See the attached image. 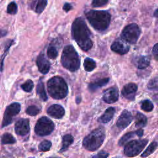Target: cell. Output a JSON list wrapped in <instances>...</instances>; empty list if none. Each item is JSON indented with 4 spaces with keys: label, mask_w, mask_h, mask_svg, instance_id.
Listing matches in <instances>:
<instances>
[{
    "label": "cell",
    "mask_w": 158,
    "mask_h": 158,
    "mask_svg": "<svg viewBox=\"0 0 158 158\" xmlns=\"http://www.w3.org/2000/svg\"><path fill=\"white\" fill-rule=\"evenodd\" d=\"M36 93L41 100L46 101L48 99V97L45 91L44 86L42 81H39L36 86Z\"/></svg>",
    "instance_id": "obj_22"
},
{
    "label": "cell",
    "mask_w": 158,
    "mask_h": 158,
    "mask_svg": "<svg viewBox=\"0 0 158 158\" xmlns=\"http://www.w3.org/2000/svg\"><path fill=\"white\" fill-rule=\"evenodd\" d=\"M138 87L136 84L130 83L124 86L122 90V95L128 100L133 101L135 99Z\"/></svg>",
    "instance_id": "obj_14"
},
{
    "label": "cell",
    "mask_w": 158,
    "mask_h": 158,
    "mask_svg": "<svg viewBox=\"0 0 158 158\" xmlns=\"http://www.w3.org/2000/svg\"><path fill=\"white\" fill-rule=\"evenodd\" d=\"M147 123V118L143 114L137 113L135 117V125L136 127H143Z\"/></svg>",
    "instance_id": "obj_23"
},
{
    "label": "cell",
    "mask_w": 158,
    "mask_h": 158,
    "mask_svg": "<svg viewBox=\"0 0 158 158\" xmlns=\"http://www.w3.org/2000/svg\"><path fill=\"white\" fill-rule=\"evenodd\" d=\"M15 133L20 136L26 135L29 133V120L27 118H22L18 120L15 125Z\"/></svg>",
    "instance_id": "obj_12"
},
{
    "label": "cell",
    "mask_w": 158,
    "mask_h": 158,
    "mask_svg": "<svg viewBox=\"0 0 158 158\" xmlns=\"http://www.w3.org/2000/svg\"><path fill=\"white\" fill-rule=\"evenodd\" d=\"M61 63L64 67L71 72H75L79 69L80 58L72 46L67 45L64 47L61 56Z\"/></svg>",
    "instance_id": "obj_3"
},
{
    "label": "cell",
    "mask_w": 158,
    "mask_h": 158,
    "mask_svg": "<svg viewBox=\"0 0 158 158\" xmlns=\"http://www.w3.org/2000/svg\"><path fill=\"white\" fill-rule=\"evenodd\" d=\"M72 8V6L69 3H65L63 6V9L65 12H69Z\"/></svg>",
    "instance_id": "obj_38"
},
{
    "label": "cell",
    "mask_w": 158,
    "mask_h": 158,
    "mask_svg": "<svg viewBox=\"0 0 158 158\" xmlns=\"http://www.w3.org/2000/svg\"><path fill=\"white\" fill-rule=\"evenodd\" d=\"M20 104L18 102L12 103L7 107L2 119V127H6L12 123L14 116L20 112Z\"/></svg>",
    "instance_id": "obj_9"
},
{
    "label": "cell",
    "mask_w": 158,
    "mask_h": 158,
    "mask_svg": "<svg viewBox=\"0 0 158 158\" xmlns=\"http://www.w3.org/2000/svg\"><path fill=\"white\" fill-rule=\"evenodd\" d=\"M48 4V0H33L31 8L38 14H41Z\"/></svg>",
    "instance_id": "obj_17"
},
{
    "label": "cell",
    "mask_w": 158,
    "mask_h": 158,
    "mask_svg": "<svg viewBox=\"0 0 158 158\" xmlns=\"http://www.w3.org/2000/svg\"><path fill=\"white\" fill-rule=\"evenodd\" d=\"M36 63L38 66V70L41 73L46 74L49 72L51 64L43 54L41 53L38 55L36 58Z\"/></svg>",
    "instance_id": "obj_13"
},
{
    "label": "cell",
    "mask_w": 158,
    "mask_h": 158,
    "mask_svg": "<svg viewBox=\"0 0 158 158\" xmlns=\"http://www.w3.org/2000/svg\"><path fill=\"white\" fill-rule=\"evenodd\" d=\"M158 147V143L156 141H154L152 143H151L148 147L146 149V150L143 152V153L141 154V157H146L149 156L150 154H151L152 153H153L154 152V151Z\"/></svg>",
    "instance_id": "obj_25"
},
{
    "label": "cell",
    "mask_w": 158,
    "mask_h": 158,
    "mask_svg": "<svg viewBox=\"0 0 158 158\" xmlns=\"http://www.w3.org/2000/svg\"><path fill=\"white\" fill-rule=\"evenodd\" d=\"M143 134V131L141 129H139L136 131H133V132H129L127 133V134L124 135L118 141V144L120 146H123L124 145L125 143H127L130 139H131V138H134L135 136H142Z\"/></svg>",
    "instance_id": "obj_18"
},
{
    "label": "cell",
    "mask_w": 158,
    "mask_h": 158,
    "mask_svg": "<svg viewBox=\"0 0 158 158\" xmlns=\"http://www.w3.org/2000/svg\"><path fill=\"white\" fill-rule=\"evenodd\" d=\"M154 17H156V18L158 19V9H157L155 12H154Z\"/></svg>",
    "instance_id": "obj_40"
},
{
    "label": "cell",
    "mask_w": 158,
    "mask_h": 158,
    "mask_svg": "<svg viewBox=\"0 0 158 158\" xmlns=\"http://www.w3.org/2000/svg\"><path fill=\"white\" fill-rule=\"evenodd\" d=\"M47 56L51 59H56L58 56V51L56 48L54 46L50 45L47 49Z\"/></svg>",
    "instance_id": "obj_28"
},
{
    "label": "cell",
    "mask_w": 158,
    "mask_h": 158,
    "mask_svg": "<svg viewBox=\"0 0 158 158\" xmlns=\"http://www.w3.org/2000/svg\"><path fill=\"white\" fill-rule=\"evenodd\" d=\"M47 113L48 115L55 118H60L64 116L65 110L61 106L58 104H54L51 106L48 109Z\"/></svg>",
    "instance_id": "obj_16"
},
{
    "label": "cell",
    "mask_w": 158,
    "mask_h": 158,
    "mask_svg": "<svg viewBox=\"0 0 158 158\" xmlns=\"http://www.w3.org/2000/svg\"><path fill=\"white\" fill-rule=\"evenodd\" d=\"M152 54L156 60H158V43L156 44L152 49Z\"/></svg>",
    "instance_id": "obj_37"
},
{
    "label": "cell",
    "mask_w": 158,
    "mask_h": 158,
    "mask_svg": "<svg viewBox=\"0 0 158 158\" xmlns=\"http://www.w3.org/2000/svg\"><path fill=\"white\" fill-rule=\"evenodd\" d=\"M109 80V78H104L102 79H99L98 80H96L93 83H89L88 86V88L91 91H94L98 88L106 85Z\"/></svg>",
    "instance_id": "obj_20"
},
{
    "label": "cell",
    "mask_w": 158,
    "mask_h": 158,
    "mask_svg": "<svg viewBox=\"0 0 158 158\" xmlns=\"http://www.w3.org/2000/svg\"><path fill=\"white\" fill-rule=\"evenodd\" d=\"M17 10H18L17 5V4L14 1L10 2L8 4V6L7 7V12L9 14L15 15V14H17Z\"/></svg>",
    "instance_id": "obj_30"
},
{
    "label": "cell",
    "mask_w": 158,
    "mask_h": 158,
    "mask_svg": "<svg viewBox=\"0 0 158 158\" xmlns=\"http://www.w3.org/2000/svg\"><path fill=\"white\" fill-rule=\"evenodd\" d=\"M48 91L50 96L56 99L65 98L68 93V87L65 80L58 76L49 79L47 83Z\"/></svg>",
    "instance_id": "obj_4"
},
{
    "label": "cell",
    "mask_w": 158,
    "mask_h": 158,
    "mask_svg": "<svg viewBox=\"0 0 158 158\" xmlns=\"http://www.w3.org/2000/svg\"><path fill=\"white\" fill-rule=\"evenodd\" d=\"M109 156V154L106 152H100L96 155H94L92 157V158H107Z\"/></svg>",
    "instance_id": "obj_36"
},
{
    "label": "cell",
    "mask_w": 158,
    "mask_h": 158,
    "mask_svg": "<svg viewBox=\"0 0 158 158\" xmlns=\"http://www.w3.org/2000/svg\"><path fill=\"white\" fill-rule=\"evenodd\" d=\"M83 65H84L85 70L86 71L90 72L96 68V62H94V60H93L92 59L87 57L85 59Z\"/></svg>",
    "instance_id": "obj_26"
},
{
    "label": "cell",
    "mask_w": 158,
    "mask_h": 158,
    "mask_svg": "<svg viewBox=\"0 0 158 158\" xmlns=\"http://www.w3.org/2000/svg\"><path fill=\"white\" fill-rule=\"evenodd\" d=\"M118 91L116 87H111L106 89L102 94V99L106 103H114L118 100Z\"/></svg>",
    "instance_id": "obj_10"
},
{
    "label": "cell",
    "mask_w": 158,
    "mask_h": 158,
    "mask_svg": "<svg viewBox=\"0 0 158 158\" xmlns=\"http://www.w3.org/2000/svg\"><path fill=\"white\" fill-rule=\"evenodd\" d=\"M54 125L53 122L48 117H43L36 122L35 131L36 135L43 136L49 135L54 130Z\"/></svg>",
    "instance_id": "obj_8"
},
{
    "label": "cell",
    "mask_w": 158,
    "mask_h": 158,
    "mask_svg": "<svg viewBox=\"0 0 158 158\" xmlns=\"http://www.w3.org/2000/svg\"><path fill=\"white\" fill-rule=\"evenodd\" d=\"M132 120L131 114L127 110H124L119 116L116 125L120 129H124L129 125Z\"/></svg>",
    "instance_id": "obj_11"
},
{
    "label": "cell",
    "mask_w": 158,
    "mask_h": 158,
    "mask_svg": "<svg viewBox=\"0 0 158 158\" xmlns=\"http://www.w3.org/2000/svg\"><path fill=\"white\" fill-rule=\"evenodd\" d=\"M1 142L2 144H13L16 142L15 139L10 133H4L1 138Z\"/></svg>",
    "instance_id": "obj_27"
},
{
    "label": "cell",
    "mask_w": 158,
    "mask_h": 158,
    "mask_svg": "<svg viewBox=\"0 0 158 158\" xmlns=\"http://www.w3.org/2000/svg\"><path fill=\"white\" fill-rule=\"evenodd\" d=\"M72 35L83 51H87L91 48L93 42L91 40V32L83 18H77L73 22Z\"/></svg>",
    "instance_id": "obj_1"
},
{
    "label": "cell",
    "mask_w": 158,
    "mask_h": 158,
    "mask_svg": "<svg viewBox=\"0 0 158 158\" xmlns=\"http://www.w3.org/2000/svg\"><path fill=\"white\" fill-rule=\"evenodd\" d=\"M51 142L48 140L43 141L39 145V149L42 151H48L51 147Z\"/></svg>",
    "instance_id": "obj_32"
},
{
    "label": "cell",
    "mask_w": 158,
    "mask_h": 158,
    "mask_svg": "<svg viewBox=\"0 0 158 158\" xmlns=\"http://www.w3.org/2000/svg\"><path fill=\"white\" fill-rule=\"evenodd\" d=\"M141 30L139 27L135 23H131L124 28L121 36L123 41L130 44H135L137 42Z\"/></svg>",
    "instance_id": "obj_6"
},
{
    "label": "cell",
    "mask_w": 158,
    "mask_h": 158,
    "mask_svg": "<svg viewBox=\"0 0 158 158\" xmlns=\"http://www.w3.org/2000/svg\"><path fill=\"white\" fill-rule=\"evenodd\" d=\"M7 34V31L6 30H0V38L4 37Z\"/></svg>",
    "instance_id": "obj_39"
},
{
    "label": "cell",
    "mask_w": 158,
    "mask_h": 158,
    "mask_svg": "<svg viewBox=\"0 0 158 158\" xmlns=\"http://www.w3.org/2000/svg\"><path fill=\"white\" fill-rule=\"evenodd\" d=\"M33 83L31 80H27L23 84L21 85V88L26 92H31L33 88Z\"/></svg>",
    "instance_id": "obj_31"
},
{
    "label": "cell",
    "mask_w": 158,
    "mask_h": 158,
    "mask_svg": "<svg viewBox=\"0 0 158 158\" xmlns=\"http://www.w3.org/2000/svg\"><path fill=\"white\" fill-rule=\"evenodd\" d=\"M86 17L92 27L98 31L106 30L110 24V15L107 11L89 10Z\"/></svg>",
    "instance_id": "obj_2"
},
{
    "label": "cell",
    "mask_w": 158,
    "mask_h": 158,
    "mask_svg": "<svg viewBox=\"0 0 158 158\" xmlns=\"http://www.w3.org/2000/svg\"><path fill=\"white\" fill-rule=\"evenodd\" d=\"M73 138L70 135H65L62 138V147L60 149V152L65 151L69 146L73 143Z\"/></svg>",
    "instance_id": "obj_24"
},
{
    "label": "cell",
    "mask_w": 158,
    "mask_h": 158,
    "mask_svg": "<svg viewBox=\"0 0 158 158\" xmlns=\"http://www.w3.org/2000/svg\"><path fill=\"white\" fill-rule=\"evenodd\" d=\"M39 112L40 109L36 106H30L26 110V113L31 116L36 115Z\"/></svg>",
    "instance_id": "obj_34"
},
{
    "label": "cell",
    "mask_w": 158,
    "mask_h": 158,
    "mask_svg": "<svg viewBox=\"0 0 158 158\" xmlns=\"http://www.w3.org/2000/svg\"><path fill=\"white\" fill-rule=\"evenodd\" d=\"M153 107H154L153 104L149 100H144L141 102V108L142 110L144 111L150 112L153 109Z\"/></svg>",
    "instance_id": "obj_29"
},
{
    "label": "cell",
    "mask_w": 158,
    "mask_h": 158,
    "mask_svg": "<svg viewBox=\"0 0 158 158\" xmlns=\"http://www.w3.org/2000/svg\"><path fill=\"white\" fill-rule=\"evenodd\" d=\"M153 99L158 103V94H156V95H154V97H153Z\"/></svg>",
    "instance_id": "obj_41"
},
{
    "label": "cell",
    "mask_w": 158,
    "mask_h": 158,
    "mask_svg": "<svg viewBox=\"0 0 158 158\" xmlns=\"http://www.w3.org/2000/svg\"><path fill=\"white\" fill-rule=\"evenodd\" d=\"M150 63V59L147 56H139L136 58L135 64L136 67L139 69H144L149 66Z\"/></svg>",
    "instance_id": "obj_21"
},
{
    "label": "cell",
    "mask_w": 158,
    "mask_h": 158,
    "mask_svg": "<svg viewBox=\"0 0 158 158\" xmlns=\"http://www.w3.org/2000/svg\"><path fill=\"white\" fill-rule=\"evenodd\" d=\"M148 88L151 90L158 91V77L151 79L148 84Z\"/></svg>",
    "instance_id": "obj_33"
},
{
    "label": "cell",
    "mask_w": 158,
    "mask_h": 158,
    "mask_svg": "<svg viewBox=\"0 0 158 158\" xmlns=\"http://www.w3.org/2000/svg\"><path fill=\"white\" fill-rule=\"evenodd\" d=\"M111 49L119 54H125L129 51V46L122 40H117L113 43L110 47Z\"/></svg>",
    "instance_id": "obj_15"
},
{
    "label": "cell",
    "mask_w": 158,
    "mask_h": 158,
    "mask_svg": "<svg viewBox=\"0 0 158 158\" xmlns=\"http://www.w3.org/2000/svg\"><path fill=\"white\" fill-rule=\"evenodd\" d=\"M108 0H93L92 5L93 7H101L106 5Z\"/></svg>",
    "instance_id": "obj_35"
},
{
    "label": "cell",
    "mask_w": 158,
    "mask_h": 158,
    "mask_svg": "<svg viewBox=\"0 0 158 158\" xmlns=\"http://www.w3.org/2000/svg\"><path fill=\"white\" fill-rule=\"evenodd\" d=\"M148 143L147 139L133 140L126 144L124 147V153L129 157H133L139 154Z\"/></svg>",
    "instance_id": "obj_7"
},
{
    "label": "cell",
    "mask_w": 158,
    "mask_h": 158,
    "mask_svg": "<svg viewBox=\"0 0 158 158\" xmlns=\"http://www.w3.org/2000/svg\"><path fill=\"white\" fill-rule=\"evenodd\" d=\"M115 109L113 107H109L107 109L104 113L98 118V121L99 122L106 123L109 122L113 117L115 114Z\"/></svg>",
    "instance_id": "obj_19"
},
{
    "label": "cell",
    "mask_w": 158,
    "mask_h": 158,
    "mask_svg": "<svg viewBox=\"0 0 158 158\" xmlns=\"http://www.w3.org/2000/svg\"><path fill=\"white\" fill-rule=\"evenodd\" d=\"M51 158H54V157H51Z\"/></svg>",
    "instance_id": "obj_42"
},
{
    "label": "cell",
    "mask_w": 158,
    "mask_h": 158,
    "mask_svg": "<svg viewBox=\"0 0 158 158\" xmlns=\"http://www.w3.org/2000/svg\"><path fill=\"white\" fill-rule=\"evenodd\" d=\"M105 138V131L104 128H98L91 131L83 141L84 148L89 151L98 149L102 144Z\"/></svg>",
    "instance_id": "obj_5"
}]
</instances>
